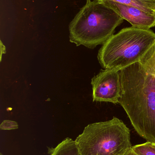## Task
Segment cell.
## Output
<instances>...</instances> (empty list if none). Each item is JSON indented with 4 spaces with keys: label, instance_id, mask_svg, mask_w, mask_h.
<instances>
[{
    "label": "cell",
    "instance_id": "cell-1",
    "mask_svg": "<svg viewBox=\"0 0 155 155\" xmlns=\"http://www.w3.org/2000/svg\"><path fill=\"white\" fill-rule=\"evenodd\" d=\"M119 104L137 134L155 143V76L139 62L119 71Z\"/></svg>",
    "mask_w": 155,
    "mask_h": 155
},
{
    "label": "cell",
    "instance_id": "cell-16",
    "mask_svg": "<svg viewBox=\"0 0 155 155\" xmlns=\"http://www.w3.org/2000/svg\"><path fill=\"white\" fill-rule=\"evenodd\" d=\"M50 155H53V154H50Z\"/></svg>",
    "mask_w": 155,
    "mask_h": 155
},
{
    "label": "cell",
    "instance_id": "cell-4",
    "mask_svg": "<svg viewBox=\"0 0 155 155\" xmlns=\"http://www.w3.org/2000/svg\"><path fill=\"white\" fill-rule=\"evenodd\" d=\"M75 142L80 155H125L133 147L130 129L116 117L88 125Z\"/></svg>",
    "mask_w": 155,
    "mask_h": 155
},
{
    "label": "cell",
    "instance_id": "cell-3",
    "mask_svg": "<svg viewBox=\"0 0 155 155\" xmlns=\"http://www.w3.org/2000/svg\"><path fill=\"white\" fill-rule=\"evenodd\" d=\"M155 45L153 31L132 26L109 38L99 50L97 58L104 69L120 71L142 62Z\"/></svg>",
    "mask_w": 155,
    "mask_h": 155
},
{
    "label": "cell",
    "instance_id": "cell-14",
    "mask_svg": "<svg viewBox=\"0 0 155 155\" xmlns=\"http://www.w3.org/2000/svg\"><path fill=\"white\" fill-rule=\"evenodd\" d=\"M0 155H3L2 154V153H1V154H0Z\"/></svg>",
    "mask_w": 155,
    "mask_h": 155
},
{
    "label": "cell",
    "instance_id": "cell-7",
    "mask_svg": "<svg viewBox=\"0 0 155 155\" xmlns=\"http://www.w3.org/2000/svg\"><path fill=\"white\" fill-rule=\"evenodd\" d=\"M49 155H80L75 140L67 137L59 143L56 147H48Z\"/></svg>",
    "mask_w": 155,
    "mask_h": 155
},
{
    "label": "cell",
    "instance_id": "cell-9",
    "mask_svg": "<svg viewBox=\"0 0 155 155\" xmlns=\"http://www.w3.org/2000/svg\"><path fill=\"white\" fill-rule=\"evenodd\" d=\"M132 149L138 155H155V146L150 142L134 146Z\"/></svg>",
    "mask_w": 155,
    "mask_h": 155
},
{
    "label": "cell",
    "instance_id": "cell-15",
    "mask_svg": "<svg viewBox=\"0 0 155 155\" xmlns=\"http://www.w3.org/2000/svg\"><path fill=\"white\" fill-rule=\"evenodd\" d=\"M153 144L155 146V143H153Z\"/></svg>",
    "mask_w": 155,
    "mask_h": 155
},
{
    "label": "cell",
    "instance_id": "cell-11",
    "mask_svg": "<svg viewBox=\"0 0 155 155\" xmlns=\"http://www.w3.org/2000/svg\"><path fill=\"white\" fill-rule=\"evenodd\" d=\"M18 124L12 120H4L0 125V129L2 130H15L18 129Z\"/></svg>",
    "mask_w": 155,
    "mask_h": 155
},
{
    "label": "cell",
    "instance_id": "cell-2",
    "mask_svg": "<svg viewBox=\"0 0 155 155\" xmlns=\"http://www.w3.org/2000/svg\"><path fill=\"white\" fill-rule=\"evenodd\" d=\"M123 20L102 1L86 0L69 24L70 41L89 49L103 45Z\"/></svg>",
    "mask_w": 155,
    "mask_h": 155
},
{
    "label": "cell",
    "instance_id": "cell-13",
    "mask_svg": "<svg viewBox=\"0 0 155 155\" xmlns=\"http://www.w3.org/2000/svg\"><path fill=\"white\" fill-rule=\"evenodd\" d=\"M125 155H138L136 154L133 151V149L131 148L126 154Z\"/></svg>",
    "mask_w": 155,
    "mask_h": 155
},
{
    "label": "cell",
    "instance_id": "cell-10",
    "mask_svg": "<svg viewBox=\"0 0 155 155\" xmlns=\"http://www.w3.org/2000/svg\"><path fill=\"white\" fill-rule=\"evenodd\" d=\"M140 63L155 76V45Z\"/></svg>",
    "mask_w": 155,
    "mask_h": 155
},
{
    "label": "cell",
    "instance_id": "cell-8",
    "mask_svg": "<svg viewBox=\"0 0 155 155\" xmlns=\"http://www.w3.org/2000/svg\"><path fill=\"white\" fill-rule=\"evenodd\" d=\"M110 1L135 6L147 12L155 14V0H99Z\"/></svg>",
    "mask_w": 155,
    "mask_h": 155
},
{
    "label": "cell",
    "instance_id": "cell-6",
    "mask_svg": "<svg viewBox=\"0 0 155 155\" xmlns=\"http://www.w3.org/2000/svg\"><path fill=\"white\" fill-rule=\"evenodd\" d=\"M114 10L123 20L129 22L132 26L149 30L155 26V14L147 12L135 6L119 3L113 1H102Z\"/></svg>",
    "mask_w": 155,
    "mask_h": 155
},
{
    "label": "cell",
    "instance_id": "cell-5",
    "mask_svg": "<svg viewBox=\"0 0 155 155\" xmlns=\"http://www.w3.org/2000/svg\"><path fill=\"white\" fill-rule=\"evenodd\" d=\"M118 70H102L92 79L93 102L119 104L121 97V82Z\"/></svg>",
    "mask_w": 155,
    "mask_h": 155
},
{
    "label": "cell",
    "instance_id": "cell-12",
    "mask_svg": "<svg viewBox=\"0 0 155 155\" xmlns=\"http://www.w3.org/2000/svg\"><path fill=\"white\" fill-rule=\"evenodd\" d=\"M5 52H6V51H5V46L3 44L2 41H1V61H2V54H5Z\"/></svg>",
    "mask_w": 155,
    "mask_h": 155
}]
</instances>
